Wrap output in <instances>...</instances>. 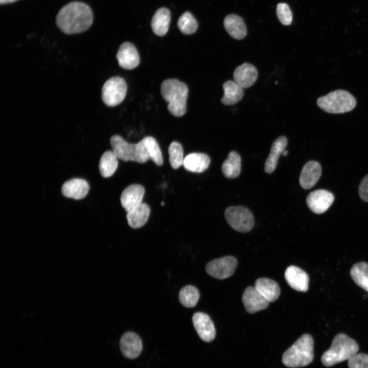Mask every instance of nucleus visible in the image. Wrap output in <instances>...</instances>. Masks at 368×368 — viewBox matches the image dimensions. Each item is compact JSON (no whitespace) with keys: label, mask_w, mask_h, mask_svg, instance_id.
Masks as SVG:
<instances>
[{"label":"nucleus","mask_w":368,"mask_h":368,"mask_svg":"<svg viewBox=\"0 0 368 368\" xmlns=\"http://www.w3.org/2000/svg\"><path fill=\"white\" fill-rule=\"evenodd\" d=\"M90 7L81 2H72L63 6L56 19L57 26L66 34H74L86 31L93 22Z\"/></svg>","instance_id":"f257e3e1"},{"label":"nucleus","mask_w":368,"mask_h":368,"mask_svg":"<svg viewBox=\"0 0 368 368\" xmlns=\"http://www.w3.org/2000/svg\"><path fill=\"white\" fill-rule=\"evenodd\" d=\"M160 91L172 115L179 117L185 114L188 88L185 83L175 79H167L163 82Z\"/></svg>","instance_id":"f03ea898"},{"label":"nucleus","mask_w":368,"mask_h":368,"mask_svg":"<svg viewBox=\"0 0 368 368\" xmlns=\"http://www.w3.org/2000/svg\"><path fill=\"white\" fill-rule=\"evenodd\" d=\"M358 350L359 346L353 339L344 333H339L333 338L330 349L323 354L321 361L325 366H332L349 360Z\"/></svg>","instance_id":"7ed1b4c3"},{"label":"nucleus","mask_w":368,"mask_h":368,"mask_svg":"<svg viewBox=\"0 0 368 368\" xmlns=\"http://www.w3.org/2000/svg\"><path fill=\"white\" fill-rule=\"evenodd\" d=\"M314 341L312 337L305 334L283 354L282 362L287 367H304L311 363L314 358Z\"/></svg>","instance_id":"20e7f679"},{"label":"nucleus","mask_w":368,"mask_h":368,"mask_svg":"<svg viewBox=\"0 0 368 368\" xmlns=\"http://www.w3.org/2000/svg\"><path fill=\"white\" fill-rule=\"evenodd\" d=\"M317 104L328 113L339 114L352 110L356 106V100L348 91L337 89L318 98Z\"/></svg>","instance_id":"39448f33"},{"label":"nucleus","mask_w":368,"mask_h":368,"mask_svg":"<svg viewBox=\"0 0 368 368\" xmlns=\"http://www.w3.org/2000/svg\"><path fill=\"white\" fill-rule=\"evenodd\" d=\"M224 216L231 227L239 232H248L254 226V216L245 206L228 207L225 211Z\"/></svg>","instance_id":"423d86ee"},{"label":"nucleus","mask_w":368,"mask_h":368,"mask_svg":"<svg viewBox=\"0 0 368 368\" xmlns=\"http://www.w3.org/2000/svg\"><path fill=\"white\" fill-rule=\"evenodd\" d=\"M126 92L127 85L124 79L120 77H113L104 84L102 99L108 106H115L124 100Z\"/></svg>","instance_id":"0eeeda50"},{"label":"nucleus","mask_w":368,"mask_h":368,"mask_svg":"<svg viewBox=\"0 0 368 368\" xmlns=\"http://www.w3.org/2000/svg\"><path fill=\"white\" fill-rule=\"evenodd\" d=\"M237 265V261L235 257L225 256L209 262L205 266V270L210 276L222 280L233 275Z\"/></svg>","instance_id":"6e6552de"},{"label":"nucleus","mask_w":368,"mask_h":368,"mask_svg":"<svg viewBox=\"0 0 368 368\" xmlns=\"http://www.w3.org/2000/svg\"><path fill=\"white\" fill-rule=\"evenodd\" d=\"M334 200L333 194L326 190L319 189L310 193L306 198V203L313 213L320 214L325 213Z\"/></svg>","instance_id":"1a4fd4ad"},{"label":"nucleus","mask_w":368,"mask_h":368,"mask_svg":"<svg viewBox=\"0 0 368 368\" xmlns=\"http://www.w3.org/2000/svg\"><path fill=\"white\" fill-rule=\"evenodd\" d=\"M194 327L203 341L211 342L216 336V330L214 324L210 316L202 312H196L192 317Z\"/></svg>","instance_id":"9d476101"},{"label":"nucleus","mask_w":368,"mask_h":368,"mask_svg":"<svg viewBox=\"0 0 368 368\" xmlns=\"http://www.w3.org/2000/svg\"><path fill=\"white\" fill-rule=\"evenodd\" d=\"M242 300L245 309L251 314L267 308L270 303L255 286H248L245 289Z\"/></svg>","instance_id":"9b49d317"},{"label":"nucleus","mask_w":368,"mask_h":368,"mask_svg":"<svg viewBox=\"0 0 368 368\" xmlns=\"http://www.w3.org/2000/svg\"><path fill=\"white\" fill-rule=\"evenodd\" d=\"M119 65L126 70H132L140 63L138 52L133 44L129 42L122 43L116 55Z\"/></svg>","instance_id":"f8f14e48"},{"label":"nucleus","mask_w":368,"mask_h":368,"mask_svg":"<svg viewBox=\"0 0 368 368\" xmlns=\"http://www.w3.org/2000/svg\"><path fill=\"white\" fill-rule=\"evenodd\" d=\"M120 346L124 356L131 359L139 357L143 349L140 337L132 332H128L123 335L120 339Z\"/></svg>","instance_id":"ddd939ff"},{"label":"nucleus","mask_w":368,"mask_h":368,"mask_svg":"<svg viewBox=\"0 0 368 368\" xmlns=\"http://www.w3.org/2000/svg\"><path fill=\"white\" fill-rule=\"evenodd\" d=\"M145 193L144 188L137 184H133L126 188L122 192L120 201L122 207L127 212L142 204Z\"/></svg>","instance_id":"4468645a"},{"label":"nucleus","mask_w":368,"mask_h":368,"mask_svg":"<svg viewBox=\"0 0 368 368\" xmlns=\"http://www.w3.org/2000/svg\"><path fill=\"white\" fill-rule=\"evenodd\" d=\"M285 278L288 284L293 289L306 292L308 288L309 276L301 268L295 266H290L285 272Z\"/></svg>","instance_id":"2eb2a0df"},{"label":"nucleus","mask_w":368,"mask_h":368,"mask_svg":"<svg viewBox=\"0 0 368 368\" xmlns=\"http://www.w3.org/2000/svg\"><path fill=\"white\" fill-rule=\"evenodd\" d=\"M321 174L320 164L314 160L308 162L304 166L300 177V184L304 189H309L314 187Z\"/></svg>","instance_id":"dca6fc26"},{"label":"nucleus","mask_w":368,"mask_h":368,"mask_svg":"<svg viewBox=\"0 0 368 368\" xmlns=\"http://www.w3.org/2000/svg\"><path fill=\"white\" fill-rule=\"evenodd\" d=\"M234 81L243 88L251 86L258 78L256 68L248 63H244L237 66L233 73Z\"/></svg>","instance_id":"f3484780"},{"label":"nucleus","mask_w":368,"mask_h":368,"mask_svg":"<svg viewBox=\"0 0 368 368\" xmlns=\"http://www.w3.org/2000/svg\"><path fill=\"white\" fill-rule=\"evenodd\" d=\"M86 181L80 178H74L65 182L62 187V193L66 197L75 199L84 198L89 191Z\"/></svg>","instance_id":"a211bd4d"},{"label":"nucleus","mask_w":368,"mask_h":368,"mask_svg":"<svg viewBox=\"0 0 368 368\" xmlns=\"http://www.w3.org/2000/svg\"><path fill=\"white\" fill-rule=\"evenodd\" d=\"M287 145V139L284 136L277 138L272 143L270 154L265 163V171L272 173L275 169L280 155L285 150Z\"/></svg>","instance_id":"6ab92c4d"},{"label":"nucleus","mask_w":368,"mask_h":368,"mask_svg":"<svg viewBox=\"0 0 368 368\" xmlns=\"http://www.w3.org/2000/svg\"><path fill=\"white\" fill-rule=\"evenodd\" d=\"M150 208L148 204L142 203L127 212L126 218L129 225L133 228L144 226L149 218Z\"/></svg>","instance_id":"aec40b11"},{"label":"nucleus","mask_w":368,"mask_h":368,"mask_svg":"<svg viewBox=\"0 0 368 368\" xmlns=\"http://www.w3.org/2000/svg\"><path fill=\"white\" fill-rule=\"evenodd\" d=\"M210 163L209 156L202 153H192L184 159L183 166L188 171L201 173L207 169Z\"/></svg>","instance_id":"412c9836"},{"label":"nucleus","mask_w":368,"mask_h":368,"mask_svg":"<svg viewBox=\"0 0 368 368\" xmlns=\"http://www.w3.org/2000/svg\"><path fill=\"white\" fill-rule=\"evenodd\" d=\"M224 27L228 34L234 39L240 40L246 35L245 23L238 15L229 14L226 16L224 20Z\"/></svg>","instance_id":"4be33fe9"},{"label":"nucleus","mask_w":368,"mask_h":368,"mask_svg":"<svg viewBox=\"0 0 368 368\" xmlns=\"http://www.w3.org/2000/svg\"><path fill=\"white\" fill-rule=\"evenodd\" d=\"M255 287L269 302L277 300L280 294V289L277 282L268 278L257 279Z\"/></svg>","instance_id":"5701e85b"},{"label":"nucleus","mask_w":368,"mask_h":368,"mask_svg":"<svg viewBox=\"0 0 368 368\" xmlns=\"http://www.w3.org/2000/svg\"><path fill=\"white\" fill-rule=\"evenodd\" d=\"M171 19V14L166 8L158 9L154 13L151 21V27L154 34L157 36H164L168 31Z\"/></svg>","instance_id":"b1692460"},{"label":"nucleus","mask_w":368,"mask_h":368,"mask_svg":"<svg viewBox=\"0 0 368 368\" xmlns=\"http://www.w3.org/2000/svg\"><path fill=\"white\" fill-rule=\"evenodd\" d=\"M224 95L221 102L225 105H234L240 101L244 95L243 88L234 81L228 80L223 85Z\"/></svg>","instance_id":"393cba45"},{"label":"nucleus","mask_w":368,"mask_h":368,"mask_svg":"<svg viewBox=\"0 0 368 368\" xmlns=\"http://www.w3.org/2000/svg\"><path fill=\"white\" fill-rule=\"evenodd\" d=\"M112 151L119 159L124 162L130 160L133 144L127 142L119 135H114L110 140Z\"/></svg>","instance_id":"a878e982"},{"label":"nucleus","mask_w":368,"mask_h":368,"mask_svg":"<svg viewBox=\"0 0 368 368\" xmlns=\"http://www.w3.org/2000/svg\"><path fill=\"white\" fill-rule=\"evenodd\" d=\"M241 159L239 154L233 151L222 165L221 170L224 176L228 178L237 177L241 172Z\"/></svg>","instance_id":"bb28decb"},{"label":"nucleus","mask_w":368,"mask_h":368,"mask_svg":"<svg viewBox=\"0 0 368 368\" xmlns=\"http://www.w3.org/2000/svg\"><path fill=\"white\" fill-rule=\"evenodd\" d=\"M118 158L112 151H107L102 155L99 162L101 175L105 178L111 176L118 166Z\"/></svg>","instance_id":"cd10ccee"},{"label":"nucleus","mask_w":368,"mask_h":368,"mask_svg":"<svg viewBox=\"0 0 368 368\" xmlns=\"http://www.w3.org/2000/svg\"><path fill=\"white\" fill-rule=\"evenodd\" d=\"M350 274L355 284L368 292V264L364 262L354 264Z\"/></svg>","instance_id":"c85d7f7f"},{"label":"nucleus","mask_w":368,"mask_h":368,"mask_svg":"<svg viewBox=\"0 0 368 368\" xmlns=\"http://www.w3.org/2000/svg\"><path fill=\"white\" fill-rule=\"evenodd\" d=\"M199 296V291L192 285L186 286L180 290L179 293V300L180 303L187 308L194 307L196 305Z\"/></svg>","instance_id":"c756f323"},{"label":"nucleus","mask_w":368,"mask_h":368,"mask_svg":"<svg viewBox=\"0 0 368 368\" xmlns=\"http://www.w3.org/2000/svg\"><path fill=\"white\" fill-rule=\"evenodd\" d=\"M150 159L157 166H162L163 164V158L159 146L156 140L152 136H146L142 139Z\"/></svg>","instance_id":"7c9ffc66"},{"label":"nucleus","mask_w":368,"mask_h":368,"mask_svg":"<svg viewBox=\"0 0 368 368\" xmlns=\"http://www.w3.org/2000/svg\"><path fill=\"white\" fill-rule=\"evenodd\" d=\"M169 162L171 166L177 169L183 164L184 156L182 145L178 142H172L168 149Z\"/></svg>","instance_id":"2f4dec72"},{"label":"nucleus","mask_w":368,"mask_h":368,"mask_svg":"<svg viewBox=\"0 0 368 368\" xmlns=\"http://www.w3.org/2000/svg\"><path fill=\"white\" fill-rule=\"evenodd\" d=\"M177 26L179 30L187 35L194 33L198 28L196 19L189 12H185L179 17Z\"/></svg>","instance_id":"473e14b6"},{"label":"nucleus","mask_w":368,"mask_h":368,"mask_svg":"<svg viewBox=\"0 0 368 368\" xmlns=\"http://www.w3.org/2000/svg\"><path fill=\"white\" fill-rule=\"evenodd\" d=\"M150 159L146 146L142 141L133 144L130 160L139 163H146Z\"/></svg>","instance_id":"72a5a7b5"},{"label":"nucleus","mask_w":368,"mask_h":368,"mask_svg":"<svg viewBox=\"0 0 368 368\" xmlns=\"http://www.w3.org/2000/svg\"><path fill=\"white\" fill-rule=\"evenodd\" d=\"M277 15L280 22L284 25H289L292 20V14L289 6L286 3L277 5Z\"/></svg>","instance_id":"f704fd0d"},{"label":"nucleus","mask_w":368,"mask_h":368,"mask_svg":"<svg viewBox=\"0 0 368 368\" xmlns=\"http://www.w3.org/2000/svg\"><path fill=\"white\" fill-rule=\"evenodd\" d=\"M348 365L349 368H368V355L356 354L348 360Z\"/></svg>","instance_id":"c9c22d12"},{"label":"nucleus","mask_w":368,"mask_h":368,"mask_svg":"<svg viewBox=\"0 0 368 368\" xmlns=\"http://www.w3.org/2000/svg\"><path fill=\"white\" fill-rule=\"evenodd\" d=\"M358 193L363 201L368 202V174L361 180L358 188Z\"/></svg>","instance_id":"e433bc0d"},{"label":"nucleus","mask_w":368,"mask_h":368,"mask_svg":"<svg viewBox=\"0 0 368 368\" xmlns=\"http://www.w3.org/2000/svg\"><path fill=\"white\" fill-rule=\"evenodd\" d=\"M17 1H18V0H0V4L1 5L10 4V3H14Z\"/></svg>","instance_id":"4c0bfd02"},{"label":"nucleus","mask_w":368,"mask_h":368,"mask_svg":"<svg viewBox=\"0 0 368 368\" xmlns=\"http://www.w3.org/2000/svg\"><path fill=\"white\" fill-rule=\"evenodd\" d=\"M288 153V151L287 150H285L283 152L282 155H283V156H286V155H287Z\"/></svg>","instance_id":"58836bf2"},{"label":"nucleus","mask_w":368,"mask_h":368,"mask_svg":"<svg viewBox=\"0 0 368 368\" xmlns=\"http://www.w3.org/2000/svg\"><path fill=\"white\" fill-rule=\"evenodd\" d=\"M164 204H165V203L163 202H162V203H161V204H162V205H164Z\"/></svg>","instance_id":"ea45409f"}]
</instances>
